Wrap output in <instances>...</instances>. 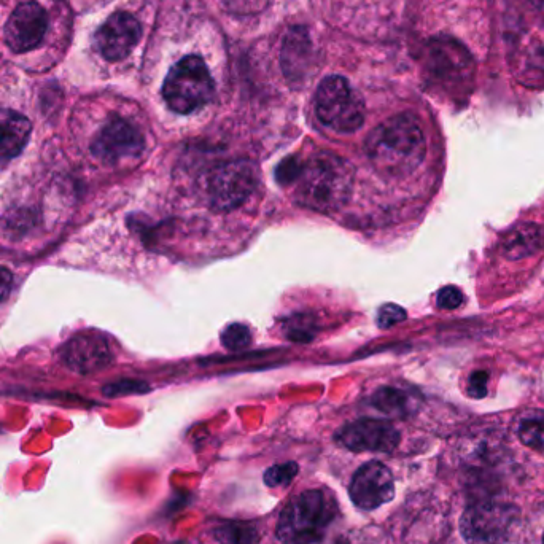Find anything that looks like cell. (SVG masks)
<instances>
[{
  "label": "cell",
  "mask_w": 544,
  "mask_h": 544,
  "mask_svg": "<svg viewBox=\"0 0 544 544\" xmlns=\"http://www.w3.org/2000/svg\"><path fill=\"white\" fill-rule=\"evenodd\" d=\"M355 171L349 161L331 152H319L300 163L295 183L296 203L315 212H333L344 206L354 188Z\"/></svg>",
  "instance_id": "6da1fadb"
},
{
  "label": "cell",
  "mask_w": 544,
  "mask_h": 544,
  "mask_svg": "<svg viewBox=\"0 0 544 544\" xmlns=\"http://www.w3.org/2000/svg\"><path fill=\"white\" fill-rule=\"evenodd\" d=\"M487 385H489V373L487 371H475L468 379V395L475 400L487 397Z\"/></svg>",
  "instance_id": "484cf974"
},
{
  "label": "cell",
  "mask_w": 544,
  "mask_h": 544,
  "mask_svg": "<svg viewBox=\"0 0 544 544\" xmlns=\"http://www.w3.org/2000/svg\"><path fill=\"white\" fill-rule=\"evenodd\" d=\"M315 113L336 133H355L365 123V102L346 78L331 75L320 83L315 94Z\"/></svg>",
  "instance_id": "8992f818"
},
{
  "label": "cell",
  "mask_w": 544,
  "mask_h": 544,
  "mask_svg": "<svg viewBox=\"0 0 544 544\" xmlns=\"http://www.w3.org/2000/svg\"><path fill=\"white\" fill-rule=\"evenodd\" d=\"M63 362L77 374H94L112 365L109 339L98 331H83L64 344Z\"/></svg>",
  "instance_id": "7c38bea8"
},
{
  "label": "cell",
  "mask_w": 544,
  "mask_h": 544,
  "mask_svg": "<svg viewBox=\"0 0 544 544\" xmlns=\"http://www.w3.org/2000/svg\"><path fill=\"white\" fill-rule=\"evenodd\" d=\"M298 471H300L298 463H280V465L268 468L263 479H265V484L268 487L287 486V484H290L296 478Z\"/></svg>",
  "instance_id": "44dd1931"
},
{
  "label": "cell",
  "mask_w": 544,
  "mask_h": 544,
  "mask_svg": "<svg viewBox=\"0 0 544 544\" xmlns=\"http://www.w3.org/2000/svg\"><path fill=\"white\" fill-rule=\"evenodd\" d=\"M212 535L220 544H258L261 540L257 522L250 521L223 522Z\"/></svg>",
  "instance_id": "ac0fdd59"
},
{
  "label": "cell",
  "mask_w": 544,
  "mask_h": 544,
  "mask_svg": "<svg viewBox=\"0 0 544 544\" xmlns=\"http://www.w3.org/2000/svg\"><path fill=\"white\" fill-rule=\"evenodd\" d=\"M365 150L377 171L409 174L419 168L427 153L424 129L411 113H401L371 131Z\"/></svg>",
  "instance_id": "7a4b0ae2"
},
{
  "label": "cell",
  "mask_w": 544,
  "mask_h": 544,
  "mask_svg": "<svg viewBox=\"0 0 544 544\" xmlns=\"http://www.w3.org/2000/svg\"><path fill=\"white\" fill-rule=\"evenodd\" d=\"M463 301H465V296L460 292L459 288L449 287L441 288L440 293L436 296V304L440 309L444 311H454V309H459L462 306Z\"/></svg>",
  "instance_id": "603a6c76"
},
{
  "label": "cell",
  "mask_w": 544,
  "mask_h": 544,
  "mask_svg": "<svg viewBox=\"0 0 544 544\" xmlns=\"http://www.w3.org/2000/svg\"><path fill=\"white\" fill-rule=\"evenodd\" d=\"M543 544H544V535H543Z\"/></svg>",
  "instance_id": "4dcf8cb0"
},
{
  "label": "cell",
  "mask_w": 544,
  "mask_h": 544,
  "mask_svg": "<svg viewBox=\"0 0 544 544\" xmlns=\"http://www.w3.org/2000/svg\"><path fill=\"white\" fill-rule=\"evenodd\" d=\"M521 522V510L513 503L479 500L460 517V533L467 544H505Z\"/></svg>",
  "instance_id": "5b68a950"
},
{
  "label": "cell",
  "mask_w": 544,
  "mask_h": 544,
  "mask_svg": "<svg viewBox=\"0 0 544 544\" xmlns=\"http://www.w3.org/2000/svg\"><path fill=\"white\" fill-rule=\"evenodd\" d=\"M142 37V28L133 15L126 12L113 13L94 34V47L102 58L112 63L123 61L136 48Z\"/></svg>",
  "instance_id": "5bb4252c"
},
{
  "label": "cell",
  "mask_w": 544,
  "mask_h": 544,
  "mask_svg": "<svg viewBox=\"0 0 544 544\" xmlns=\"http://www.w3.org/2000/svg\"><path fill=\"white\" fill-rule=\"evenodd\" d=\"M312 64V43L303 28L288 32L282 50V67L288 77H304Z\"/></svg>",
  "instance_id": "e0dca14e"
},
{
  "label": "cell",
  "mask_w": 544,
  "mask_h": 544,
  "mask_svg": "<svg viewBox=\"0 0 544 544\" xmlns=\"http://www.w3.org/2000/svg\"><path fill=\"white\" fill-rule=\"evenodd\" d=\"M145 150V137L131 121L115 117L107 121L91 142V153L102 164L120 166L140 158Z\"/></svg>",
  "instance_id": "ba28073f"
},
{
  "label": "cell",
  "mask_w": 544,
  "mask_h": 544,
  "mask_svg": "<svg viewBox=\"0 0 544 544\" xmlns=\"http://www.w3.org/2000/svg\"><path fill=\"white\" fill-rule=\"evenodd\" d=\"M13 274L10 269L0 266V303L7 300L8 295L12 292Z\"/></svg>",
  "instance_id": "83f0119b"
},
{
  "label": "cell",
  "mask_w": 544,
  "mask_h": 544,
  "mask_svg": "<svg viewBox=\"0 0 544 544\" xmlns=\"http://www.w3.org/2000/svg\"><path fill=\"white\" fill-rule=\"evenodd\" d=\"M535 2H537L538 5H544V0H535Z\"/></svg>",
  "instance_id": "f546056e"
},
{
  "label": "cell",
  "mask_w": 544,
  "mask_h": 544,
  "mask_svg": "<svg viewBox=\"0 0 544 544\" xmlns=\"http://www.w3.org/2000/svg\"><path fill=\"white\" fill-rule=\"evenodd\" d=\"M373 406L385 416L408 417L412 412V398L403 390L384 387L374 393Z\"/></svg>",
  "instance_id": "d6986e66"
},
{
  "label": "cell",
  "mask_w": 544,
  "mask_h": 544,
  "mask_svg": "<svg viewBox=\"0 0 544 544\" xmlns=\"http://www.w3.org/2000/svg\"><path fill=\"white\" fill-rule=\"evenodd\" d=\"M350 500L363 511H374L395 497V479L389 467L368 462L355 471L349 484Z\"/></svg>",
  "instance_id": "30bf717a"
},
{
  "label": "cell",
  "mask_w": 544,
  "mask_h": 544,
  "mask_svg": "<svg viewBox=\"0 0 544 544\" xmlns=\"http://www.w3.org/2000/svg\"><path fill=\"white\" fill-rule=\"evenodd\" d=\"M226 4H234V2H239V0H223Z\"/></svg>",
  "instance_id": "f1b7e54d"
},
{
  "label": "cell",
  "mask_w": 544,
  "mask_h": 544,
  "mask_svg": "<svg viewBox=\"0 0 544 544\" xmlns=\"http://www.w3.org/2000/svg\"><path fill=\"white\" fill-rule=\"evenodd\" d=\"M314 322L311 319L296 317L295 322L288 323V338L293 341H309L314 338Z\"/></svg>",
  "instance_id": "d4e9b609"
},
{
  "label": "cell",
  "mask_w": 544,
  "mask_h": 544,
  "mask_svg": "<svg viewBox=\"0 0 544 544\" xmlns=\"http://www.w3.org/2000/svg\"><path fill=\"white\" fill-rule=\"evenodd\" d=\"M47 31V10L37 2H24L5 24V43L13 53H24L39 47Z\"/></svg>",
  "instance_id": "4fadbf2b"
},
{
  "label": "cell",
  "mask_w": 544,
  "mask_h": 544,
  "mask_svg": "<svg viewBox=\"0 0 544 544\" xmlns=\"http://www.w3.org/2000/svg\"><path fill=\"white\" fill-rule=\"evenodd\" d=\"M222 342L228 350H242L250 346L252 333L242 323H231L222 333Z\"/></svg>",
  "instance_id": "7402d4cb"
},
{
  "label": "cell",
  "mask_w": 544,
  "mask_h": 544,
  "mask_svg": "<svg viewBox=\"0 0 544 544\" xmlns=\"http://www.w3.org/2000/svg\"><path fill=\"white\" fill-rule=\"evenodd\" d=\"M258 183L260 172L250 161L239 160L222 164L209 175V203L214 209L223 212L238 209L255 193Z\"/></svg>",
  "instance_id": "52a82bcc"
},
{
  "label": "cell",
  "mask_w": 544,
  "mask_h": 544,
  "mask_svg": "<svg viewBox=\"0 0 544 544\" xmlns=\"http://www.w3.org/2000/svg\"><path fill=\"white\" fill-rule=\"evenodd\" d=\"M215 83L206 63L199 56L180 59L164 80L163 98L169 109L190 115L214 98Z\"/></svg>",
  "instance_id": "277c9868"
},
{
  "label": "cell",
  "mask_w": 544,
  "mask_h": 544,
  "mask_svg": "<svg viewBox=\"0 0 544 544\" xmlns=\"http://www.w3.org/2000/svg\"><path fill=\"white\" fill-rule=\"evenodd\" d=\"M519 440L533 451H544V412H533L524 417L517 430Z\"/></svg>",
  "instance_id": "ffe728a7"
},
{
  "label": "cell",
  "mask_w": 544,
  "mask_h": 544,
  "mask_svg": "<svg viewBox=\"0 0 544 544\" xmlns=\"http://www.w3.org/2000/svg\"><path fill=\"white\" fill-rule=\"evenodd\" d=\"M498 250L503 258L510 261L525 260L543 252V226L532 222L517 223L503 236Z\"/></svg>",
  "instance_id": "9a60e30c"
},
{
  "label": "cell",
  "mask_w": 544,
  "mask_h": 544,
  "mask_svg": "<svg viewBox=\"0 0 544 544\" xmlns=\"http://www.w3.org/2000/svg\"><path fill=\"white\" fill-rule=\"evenodd\" d=\"M401 435L387 420L360 419L336 433V441L352 452L390 454L400 444Z\"/></svg>",
  "instance_id": "8fae6325"
},
{
  "label": "cell",
  "mask_w": 544,
  "mask_h": 544,
  "mask_svg": "<svg viewBox=\"0 0 544 544\" xmlns=\"http://www.w3.org/2000/svg\"><path fill=\"white\" fill-rule=\"evenodd\" d=\"M339 514L338 500L328 489L304 490L287 503L277 522L284 544H317Z\"/></svg>",
  "instance_id": "3957f363"
},
{
  "label": "cell",
  "mask_w": 544,
  "mask_h": 544,
  "mask_svg": "<svg viewBox=\"0 0 544 544\" xmlns=\"http://www.w3.org/2000/svg\"><path fill=\"white\" fill-rule=\"evenodd\" d=\"M144 390V385L139 382H118V384L107 385V389L104 390L105 395L109 397H118V395H125V393H137Z\"/></svg>",
  "instance_id": "4316f807"
},
{
  "label": "cell",
  "mask_w": 544,
  "mask_h": 544,
  "mask_svg": "<svg viewBox=\"0 0 544 544\" xmlns=\"http://www.w3.org/2000/svg\"><path fill=\"white\" fill-rule=\"evenodd\" d=\"M28 118L13 110H0V160H13L23 152L31 137Z\"/></svg>",
  "instance_id": "2e32d148"
},
{
  "label": "cell",
  "mask_w": 544,
  "mask_h": 544,
  "mask_svg": "<svg viewBox=\"0 0 544 544\" xmlns=\"http://www.w3.org/2000/svg\"><path fill=\"white\" fill-rule=\"evenodd\" d=\"M427 67L447 85L465 86L475 75V63L467 48L454 39H435L427 48Z\"/></svg>",
  "instance_id": "9c48e42d"
},
{
  "label": "cell",
  "mask_w": 544,
  "mask_h": 544,
  "mask_svg": "<svg viewBox=\"0 0 544 544\" xmlns=\"http://www.w3.org/2000/svg\"><path fill=\"white\" fill-rule=\"evenodd\" d=\"M406 320V311L403 307L397 306V304H387V306H382L379 315H377V322H379V327L381 328H390L397 323L403 322Z\"/></svg>",
  "instance_id": "cb8c5ba5"
}]
</instances>
